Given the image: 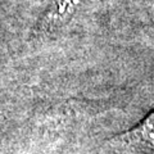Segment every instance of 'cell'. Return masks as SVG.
<instances>
[{
    "label": "cell",
    "mask_w": 154,
    "mask_h": 154,
    "mask_svg": "<svg viewBox=\"0 0 154 154\" xmlns=\"http://www.w3.org/2000/svg\"><path fill=\"white\" fill-rule=\"evenodd\" d=\"M135 132L143 139V141L146 143L148 146H152L154 149V110L144 118V121L140 123Z\"/></svg>",
    "instance_id": "cell-2"
},
{
    "label": "cell",
    "mask_w": 154,
    "mask_h": 154,
    "mask_svg": "<svg viewBox=\"0 0 154 154\" xmlns=\"http://www.w3.org/2000/svg\"><path fill=\"white\" fill-rule=\"evenodd\" d=\"M84 0H55L53 2L46 14L42 17V21L46 25H54L58 22L67 21V18L73 14L76 8Z\"/></svg>",
    "instance_id": "cell-1"
}]
</instances>
